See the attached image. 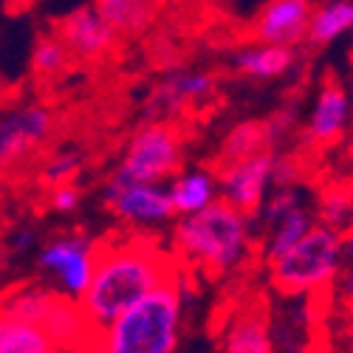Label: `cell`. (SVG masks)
Returning a JSON list of instances; mask_svg holds the SVG:
<instances>
[{
	"instance_id": "cell-16",
	"label": "cell",
	"mask_w": 353,
	"mask_h": 353,
	"mask_svg": "<svg viewBox=\"0 0 353 353\" xmlns=\"http://www.w3.org/2000/svg\"><path fill=\"white\" fill-rule=\"evenodd\" d=\"M215 91V77L207 71H172L153 91L150 105L161 113H175L190 105L203 102Z\"/></svg>"
},
{
	"instance_id": "cell-23",
	"label": "cell",
	"mask_w": 353,
	"mask_h": 353,
	"mask_svg": "<svg viewBox=\"0 0 353 353\" xmlns=\"http://www.w3.org/2000/svg\"><path fill=\"white\" fill-rule=\"evenodd\" d=\"M97 9L108 20V26L116 32V37L141 34L156 17V6L153 3H139V0H99Z\"/></svg>"
},
{
	"instance_id": "cell-7",
	"label": "cell",
	"mask_w": 353,
	"mask_h": 353,
	"mask_svg": "<svg viewBox=\"0 0 353 353\" xmlns=\"http://www.w3.org/2000/svg\"><path fill=\"white\" fill-rule=\"evenodd\" d=\"M274 161L277 153H260L254 159L221 164L215 172L221 201L246 218L257 215L263 201L269 198V190H274Z\"/></svg>"
},
{
	"instance_id": "cell-10",
	"label": "cell",
	"mask_w": 353,
	"mask_h": 353,
	"mask_svg": "<svg viewBox=\"0 0 353 353\" xmlns=\"http://www.w3.org/2000/svg\"><path fill=\"white\" fill-rule=\"evenodd\" d=\"M108 207L128 223H161L175 215L170 187L161 184H128L119 179H110L105 187Z\"/></svg>"
},
{
	"instance_id": "cell-24",
	"label": "cell",
	"mask_w": 353,
	"mask_h": 353,
	"mask_svg": "<svg viewBox=\"0 0 353 353\" xmlns=\"http://www.w3.org/2000/svg\"><path fill=\"white\" fill-rule=\"evenodd\" d=\"M316 221L334 232H347L353 226V184L336 181L328 184L316 198Z\"/></svg>"
},
{
	"instance_id": "cell-29",
	"label": "cell",
	"mask_w": 353,
	"mask_h": 353,
	"mask_svg": "<svg viewBox=\"0 0 353 353\" xmlns=\"http://www.w3.org/2000/svg\"><path fill=\"white\" fill-rule=\"evenodd\" d=\"M334 294H336V300L347 308H353V266H345L334 283Z\"/></svg>"
},
{
	"instance_id": "cell-2",
	"label": "cell",
	"mask_w": 353,
	"mask_h": 353,
	"mask_svg": "<svg viewBox=\"0 0 353 353\" xmlns=\"http://www.w3.org/2000/svg\"><path fill=\"white\" fill-rule=\"evenodd\" d=\"M187 272L125 311L91 339L94 353H175L184 319Z\"/></svg>"
},
{
	"instance_id": "cell-25",
	"label": "cell",
	"mask_w": 353,
	"mask_h": 353,
	"mask_svg": "<svg viewBox=\"0 0 353 353\" xmlns=\"http://www.w3.org/2000/svg\"><path fill=\"white\" fill-rule=\"evenodd\" d=\"M303 207V198H300V190L297 187H288V190H272L269 198L263 201V207L257 212V221L272 229L274 223H280L285 215H291L294 210Z\"/></svg>"
},
{
	"instance_id": "cell-5",
	"label": "cell",
	"mask_w": 353,
	"mask_h": 353,
	"mask_svg": "<svg viewBox=\"0 0 353 353\" xmlns=\"http://www.w3.org/2000/svg\"><path fill=\"white\" fill-rule=\"evenodd\" d=\"M0 308L43 328L60 350L88 347L94 339V331L88 325L79 303L60 294L57 288H46V285L12 288L9 294L0 297Z\"/></svg>"
},
{
	"instance_id": "cell-20",
	"label": "cell",
	"mask_w": 353,
	"mask_h": 353,
	"mask_svg": "<svg viewBox=\"0 0 353 353\" xmlns=\"http://www.w3.org/2000/svg\"><path fill=\"white\" fill-rule=\"evenodd\" d=\"M234 65L249 77L274 79V77H283L294 65V51L288 46L257 43V46H249L234 54Z\"/></svg>"
},
{
	"instance_id": "cell-21",
	"label": "cell",
	"mask_w": 353,
	"mask_h": 353,
	"mask_svg": "<svg viewBox=\"0 0 353 353\" xmlns=\"http://www.w3.org/2000/svg\"><path fill=\"white\" fill-rule=\"evenodd\" d=\"M314 226H316V212H311V210H305V207L294 210V212L285 215L280 223H274V226L269 229L266 243H263V257H266V266H272L274 260H280L285 252H291Z\"/></svg>"
},
{
	"instance_id": "cell-14",
	"label": "cell",
	"mask_w": 353,
	"mask_h": 353,
	"mask_svg": "<svg viewBox=\"0 0 353 353\" xmlns=\"http://www.w3.org/2000/svg\"><path fill=\"white\" fill-rule=\"evenodd\" d=\"M347 122H350V97L339 82H328L322 85V91L311 108L305 139L316 147L334 144L336 139H342Z\"/></svg>"
},
{
	"instance_id": "cell-1",
	"label": "cell",
	"mask_w": 353,
	"mask_h": 353,
	"mask_svg": "<svg viewBox=\"0 0 353 353\" xmlns=\"http://www.w3.org/2000/svg\"><path fill=\"white\" fill-rule=\"evenodd\" d=\"M181 272L184 266L175 260L172 249H164L156 238L133 234V238L102 241L97 249L91 288L79 300V308L97 334L161 285L175 283Z\"/></svg>"
},
{
	"instance_id": "cell-3",
	"label": "cell",
	"mask_w": 353,
	"mask_h": 353,
	"mask_svg": "<svg viewBox=\"0 0 353 353\" xmlns=\"http://www.w3.org/2000/svg\"><path fill=\"white\" fill-rule=\"evenodd\" d=\"M249 249V218L218 201L210 210L179 218L172 232V254L184 269L218 277L234 269Z\"/></svg>"
},
{
	"instance_id": "cell-28",
	"label": "cell",
	"mask_w": 353,
	"mask_h": 353,
	"mask_svg": "<svg viewBox=\"0 0 353 353\" xmlns=\"http://www.w3.org/2000/svg\"><path fill=\"white\" fill-rule=\"evenodd\" d=\"M77 203H79V192H77L74 184L51 190V207L57 212H71V210H77Z\"/></svg>"
},
{
	"instance_id": "cell-22",
	"label": "cell",
	"mask_w": 353,
	"mask_h": 353,
	"mask_svg": "<svg viewBox=\"0 0 353 353\" xmlns=\"http://www.w3.org/2000/svg\"><path fill=\"white\" fill-rule=\"evenodd\" d=\"M347 32H353V3H347V0H331V3L314 6L305 37L314 46H328Z\"/></svg>"
},
{
	"instance_id": "cell-27",
	"label": "cell",
	"mask_w": 353,
	"mask_h": 353,
	"mask_svg": "<svg viewBox=\"0 0 353 353\" xmlns=\"http://www.w3.org/2000/svg\"><path fill=\"white\" fill-rule=\"evenodd\" d=\"M79 156L77 153H57L48 164H46V170H43V181L46 184H51L54 190L57 187H65V184H71L74 181V175L79 172Z\"/></svg>"
},
{
	"instance_id": "cell-32",
	"label": "cell",
	"mask_w": 353,
	"mask_h": 353,
	"mask_svg": "<svg viewBox=\"0 0 353 353\" xmlns=\"http://www.w3.org/2000/svg\"><path fill=\"white\" fill-rule=\"evenodd\" d=\"M60 353H94V350L88 345V347H74V350H60Z\"/></svg>"
},
{
	"instance_id": "cell-9",
	"label": "cell",
	"mask_w": 353,
	"mask_h": 353,
	"mask_svg": "<svg viewBox=\"0 0 353 353\" xmlns=\"http://www.w3.org/2000/svg\"><path fill=\"white\" fill-rule=\"evenodd\" d=\"M51 133V113L43 105H26L0 116V175L23 164Z\"/></svg>"
},
{
	"instance_id": "cell-8",
	"label": "cell",
	"mask_w": 353,
	"mask_h": 353,
	"mask_svg": "<svg viewBox=\"0 0 353 353\" xmlns=\"http://www.w3.org/2000/svg\"><path fill=\"white\" fill-rule=\"evenodd\" d=\"M97 249L99 243L71 234V238H57L46 243L37 263L60 280V294L79 303L85 297V291L91 288V280L97 272Z\"/></svg>"
},
{
	"instance_id": "cell-18",
	"label": "cell",
	"mask_w": 353,
	"mask_h": 353,
	"mask_svg": "<svg viewBox=\"0 0 353 353\" xmlns=\"http://www.w3.org/2000/svg\"><path fill=\"white\" fill-rule=\"evenodd\" d=\"M0 353H60V347L43 328L0 308Z\"/></svg>"
},
{
	"instance_id": "cell-4",
	"label": "cell",
	"mask_w": 353,
	"mask_h": 353,
	"mask_svg": "<svg viewBox=\"0 0 353 353\" xmlns=\"http://www.w3.org/2000/svg\"><path fill=\"white\" fill-rule=\"evenodd\" d=\"M342 269V234L316 223L291 252L272 263L269 277L283 297H325Z\"/></svg>"
},
{
	"instance_id": "cell-15",
	"label": "cell",
	"mask_w": 353,
	"mask_h": 353,
	"mask_svg": "<svg viewBox=\"0 0 353 353\" xmlns=\"http://www.w3.org/2000/svg\"><path fill=\"white\" fill-rule=\"evenodd\" d=\"M221 350L223 353H274L269 314L257 305L232 311L221 334Z\"/></svg>"
},
{
	"instance_id": "cell-26",
	"label": "cell",
	"mask_w": 353,
	"mask_h": 353,
	"mask_svg": "<svg viewBox=\"0 0 353 353\" xmlns=\"http://www.w3.org/2000/svg\"><path fill=\"white\" fill-rule=\"evenodd\" d=\"M68 51L65 46L60 43V37H43L37 46H34V57H32V65L40 77H57L65 63H68Z\"/></svg>"
},
{
	"instance_id": "cell-13",
	"label": "cell",
	"mask_w": 353,
	"mask_h": 353,
	"mask_svg": "<svg viewBox=\"0 0 353 353\" xmlns=\"http://www.w3.org/2000/svg\"><path fill=\"white\" fill-rule=\"evenodd\" d=\"M325 297H291L294 308L269 314L274 353H308L314 336V316Z\"/></svg>"
},
{
	"instance_id": "cell-33",
	"label": "cell",
	"mask_w": 353,
	"mask_h": 353,
	"mask_svg": "<svg viewBox=\"0 0 353 353\" xmlns=\"http://www.w3.org/2000/svg\"><path fill=\"white\" fill-rule=\"evenodd\" d=\"M6 260H9V252H6V249H0V272H3V266H6Z\"/></svg>"
},
{
	"instance_id": "cell-11",
	"label": "cell",
	"mask_w": 353,
	"mask_h": 353,
	"mask_svg": "<svg viewBox=\"0 0 353 353\" xmlns=\"http://www.w3.org/2000/svg\"><path fill=\"white\" fill-rule=\"evenodd\" d=\"M57 37L65 46V51L79 60L97 63L116 48V32L108 26V20L99 14L97 3L94 6H79L74 12H68L60 26H57Z\"/></svg>"
},
{
	"instance_id": "cell-12",
	"label": "cell",
	"mask_w": 353,
	"mask_h": 353,
	"mask_svg": "<svg viewBox=\"0 0 353 353\" xmlns=\"http://www.w3.org/2000/svg\"><path fill=\"white\" fill-rule=\"evenodd\" d=\"M311 3L303 0H272L260 9L254 20V34L257 40L269 43V46H288L297 43L308 34V23H311Z\"/></svg>"
},
{
	"instance_id": "cell-17",
	"label": "cell",
	"mask_w": 353,
	"mask_h": 353,
	"mask_svg": "<svg viewBox=\"0 0 353 353\" xmlns=\"http://www.w3.org/2000/svg\"><path fill=\"white\" fill-rule=\"evenodd\" d=\"M170 198H172V207L175 215L190 218L198 215L203 210H210L212 203L221 201V190H218V179L207 170H192L184 172L172 181L170 187Z\"/></svg>"
},
{
	"instance_id": "cell-6",
	"label": "cell",
	"mask_w": 353,
	"mask_h": 353,
	"mask_svg": "<svg viewBox=\"0 0 353 353\" xmlns=\"http://www.w3.org/2000/svg\"><path fill=\"white\" fill-rule=\"evenodd\" d=\"M181 164V136L167 122L141 128L125 150V159L113 179L128 184H159Z\"/></svg>"
},
{
	"instance_id": "cell-30",
	"label": "cell",
	"mask_w": 353,
	"mask_h": 353,
	"mask_svg": "<svg viewBox=\"0 0 353 353\" xmlns=\"http://www.w3.org/2000/svg\"><path fill=\"white\" fill-rule=\"evenodd\" d=\"M32 243H34V229H20L17 234H12L9 249H12V252H26Z\"/></svg>"
},
{
	"instance_id": "cell-19",
	"label": "cell",
	"mask_w": 353,
	"mask_h": 353,
	"mask_svg": "<svg viewBox=\"0 0 353 353\" xmlns=\"http://www.w3.org/2000/svg\"><path fill=\"white\" fill-rule=\"evenodd\" d=\"M260 153H272V139H269V125L266 122H241L234 125L223 144H221V156H218V167L221 164H234L243 159H254Z\"/></svg>"
},
{
	"instance_id": "cell-31",
	"label": "cell",
	"mask_w": 353,
	"mask_h": 353,
	"mask_svg": "<svg viewBox=\"0 0 353 353\" xmlns=\"http://www.w3.org/2000/svg\"><path fill=\"white\" fill-rule=\"evenodd\" d=\"M342 260L345 266H353V226L342 232Z\"/></svg>"
}]
</instances>
